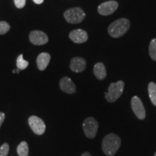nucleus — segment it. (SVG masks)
Returning a JSON list of instances; mask_svg holds the SVG:
<instances>
[{
  "mask_svg": "<svg viewBox=\"0 0 156 156\" xmlns=\"http://www.w3.org/2000/svg\"><path fill=\"white\" fill-rule=\"evenodd\" d=\"M121 143L120 137L115 134H109L103 138L102 150L107 156H114L119 149Z\"/></svg>",
  "mask_w": 156,
  "mask_h": 156,
  "instance_id": "obj_1",
  "label": "nucleus"
},
{
  "mask_svg": "<svg viewBox=\"0 0 156 156\" xmlns=\"http://www.w3.org/2000/svg\"><path fill=\"white\" fill-rule=\"evenodd\" d=\"M130 27L129 20L126 18H121L114 21L109 25L108 32L113 38H119L127 32Z\"/></svg>",
  "mask_w": 156,
  "mask_h": 156,
  "instance_id": "obj_2",
  "label": "nucleus"
},
{
  "mask_svg": "<svg viewBox=\"0 0 156 156\" xmlns=\"http://www.w3.org/2000/svg\"><path fill=\"white\" fill-rule=\"evenodd\" d=\"M124 88V83L119 80L116 83L110 84L108 90L106 93L105 98L109 103H113L119 98Z\"/></svg>",
  "mask_w": 156,
  "mask_h": 156,
  "instance_id": "obj_3",
  "label": "nucleus"
},
{
  "mask_svg": "<svg viewBox=\"0 0 156 156\" xmlns=\"http://www.w3.org/2000/svg\"><path fill=\"white\" fill-rule=\"evenodd\" d=\"M85 12L80 7H73L65 11L64 17L67 23L70 24H77L85 18Z\"/></svg>",
  "mask_w": 156,
  "mask_h": 156,
  "instance_id": "obj_4",
  "label": "nucleus"
},
{
  "mask_svg": "<svg viewBox=\"0 0 156 156\" xmlns=\"http://www.w3.org/2000/svg\"><path fill=\"white\" fill-rule=\"evenodd\" d=\"M83 128L85 136L90 139H93L96 136L98 124L93 117H88L83 122Z\"/></svg>",
  "mask_w": 156,
  "mask_h": 156,
  "instance_id": "obj_5",
  "label": "nucleus"
},
{
  "mask_svg": "<svg viewBox=\"0 0 156 156\" xmlns=\"http://www.w3.org/2000/svg\"><path fill=\"white\" fill-rule=\"evenodd\" d=\"M28 124L32 131L37 135H42L46 131V124L41 119L36 116H31L28 119Z\"/></svg>",
  "mask_w": 156,
  "mask_h": 156,
  "instance_id": "obj_6",
  "label": "nucleus"
},
{
  "mask_svg": "<svg viewBox=\"0 0 156 156\" xmlns=\"http://www.w3.org/2000/svg\"><path fill=\"white\" fill-rule=\"evenodd\" d=\"M132 109L139 119H144L146 116L145 107L143 106L142 101L137 96H134L131 100Z\"/></svg>",
  "mask_w": 156,
  "mask_h": 156,
  "instance_id": "obj_7",
  "label": "nucleus"
},
{
  "mask_svg": "<svg viewBox=\"0 0 156 156\" xmlns=\"http://www.w3.org/2000/svg\"><path fill=\"white\" fill-rule=\"evenodd\" d=\"M29 39L33 44L37 45V46L44 45L47 44L48 41L47 35L41 30L32 31L29 35Z\"/></svg>",
  "mask_w": 156,
  "mask_h": 156,
  "instance_id": "obj_8",
  "label": "nucleus"
},
{
  "mask_svg": "<svg viewBox=\"0 0 156 156\" xmlns=\"http://www.w3.org/2000/svg\"><path fill=\"white\" fill-rule=\"evenodd\" d=\"M119 4L116 1H108L98 6V11L101 15H110L118 8Z\"/></svg>",
  "mask_w": 156,
  "mask_h": 156,
  "instance_id": "obj_9",
  "label": "nucleus"
},
{
  "mask_svg": "<svg viewBox=\"0 0 156 156\" xmlns=\"http://www.w3.org/2000/svg\"><path fill=\"white\" fill-rule=\"evenodd\" d=\"M86 61L82 57H75L70 62V69L74 73H82L86 68Z\"/></svg>",
  "mask_w": 156,
  "mask_h": 156,
  "instance_id": "obj_10",
  "label": "nucleus"
},
{
  "mask_svg": "<svg viewBox=\"0 0 156 156\" xmlns=\"http://www.w3.org/2000/svg\"><path fill=\"white\" fill-rule=\"evenodd\" d=\"M69 37L74 43H76V44H83V43L86 42L88 38L87 32L81 30V29H77V30L72 31L69 35Z\"/></svg>",
  "mask_w": 156,
  "mask_h": 156,
  "instance_id": "obj_11",
  "label": "nucleus"
},
{
  "mask_svg": "<svg viewBox=\"0 0 156 156\" xmlns=\"http://www.w3.org/2000/svg\"><path fill=\"white\" fill-rule=\"evenodd\" d=\"M59 87L63 92L68 94H73L76 91L75 83L68 77H64L60 80Z\"/></svg>",
  "mask_w": 156,
  "mask_h": 156,
  "instance_id": "obj_12",
  "label": "nucleus"
},
{
  "mask_svg": "<svg viewBox=\"0 0 156 156\" xmlns=\"http://www.w3.org/2000/svg\"><path fill=\"white\" fill-rule=\"evenodd\" d=\"M51 60V56L48 53H41L37 57L36 63L37 67L38 69L41 71L46 69V68L48 67Z\"/></svg>",
  "mask_w": 156,
  "mask_h": 156,
  "instance_id": "obj_13",
  "label": "nucleus"
},
{
  "mask_svg": "<svg viewBox=\"0 0 156 156\" xmlns=\"http://www.w3.org/2000/svg\"><path fill=\"white\" fill-rule=\"evenodd\" d=\"M93 73L97 79L100 80H104L106 77V67L101 62H98L95 64L94 68H93Z\"/></svg>",
  "mask_w": 156,
  "mask_h": 156,
  "instance_id": "obj_14",
  "label": "nucleus"
},
{
  "mask_svg": "<svg viewBox=\"0 0 156 156\" xmlns=\"http://www.w3.org/2000/svg\"><path fill=\"white\" fill-rule=\"evenodd\" d=\"M148 93L151 102L156 106V84L153 82H151L148 85Z\"/></svg>",
  "mask_w": 156,
  "mask_h": 156,
  "instance_id": "obj_15",
  "label": "nucleus"
},
{
  "mask_svg": "<svg viewBox=\"0 0 156 156\" xmlns=\"http://www.w3.org/2000/svg\"><path fill=\"white\" fill-rule=\"evenodd\" d=\"M17 152L19 156H28L29 147L26 142L23 141L17 146Z\"/></svg>",
  "mask_w": 156,
  "mask_h": 156,
  "instance_id": "obj_16",
  "label": "nucleus"
},
{
  "mask_svg": "<svg viewBox=\"0 0 156 156\" xmlns=\"http://www.w3.org/2000/svg\"><path fill=\"white\" fill-rule=\"evenodd\" d=\"M17 62V69H19L20 70L25 69L27 67H28V65H29V62L23 58V54H20V55L18 56V57L17 58V62Z\"/></svg>",
  "mask_w": 156,
  "mask_h": 156,
  "instance_id": "obj_17",
  "label": "nucleus"
},
{
  "mask_svg": "<svg viewBox=\"0 0 156 156\" xmlns=\"http://www.w3.org/2000/svg\"><path fill=\"white\" fill-rule=\"evenodd\" d=\"M149 54L152 59L156 61V38L153 39L150 44Z\"/></svg>",
  "mask_w": 156,
  "mask_h": 156,
  "instance_id": "obj_18",
  "label": "nucleus"
},
{
  "mask_svg": "<svg viewBox=\"0 0 156 156\" xmlns=\"http://www.w3.org/2000/svg\"><path fill=\"white\" fill-rule=\"evenodd\" d=\"M10 29L9 25L5 21H0V35L7 34Z\"/></svg>",
  "mask_w": 156,
  "mask_h": 156,
  "instance_id": "obj_19",
  "label": "nucleus"
},
{
  "mask_svg": "<svg viewBox=\"0 0 156 156\" xmlns=\"http://www.w3.org/2000/svg\"><path fill=\"white\" fill-rule=\"evenodd\" d=\"M9 150V146L7 143H4L0 147V156H7L8 155Z\"/></svg>",
  "mask_w": 156,
  "mask_h": 156,
  "instance_id": "obj_20",
  "label": "nucleus"
},
{
  "mask_svg": "<svg viewBox=\"0 0 156 156\" xmlns=\"http://www.w3.org/2000/svg\"><path fill=\"white\" fill-rule=\"evenodd\" d=\"M14 2L17 8L22 9L25 7L26 1L25 0H14Z\"/></svg>",
  "mask_w": 156,
  "mask_h": 156,
  "instance_id": "obj_21",
  "label": "nucleus"
},
{
  "mask_svg": "<svg viewBox=\"0 0 156 156\" xmlns=\"http://www.w3.org/2000/svg\"><path fill=\"white\" fill-rule=\"evenodd\" d=\"M5 119V114L3 112H0V128L2 125Z\"/></svg>",
  "mask_w": 156,
  "mask_h": 156,
  "instance_id": "obj_22",
  "label": "nucleus"
},
{
  "mask_svg": "<svg viewBox=\"0 0 156 156\" xmlns=\"http://www.w3.org/2000/svg\"><path fill=\"white\" fill-rule=\"evenodd\" d=\"M33 1H34L36 4H37V5H41V4L44 2V0H33Z\"/></svg>",
  "mask_w": 156,
  "mask_h": 156,
  "instance_id": "obj_23",
  "label": "nucleus"
},
{
  "mask_svg": "<svg viewBox=\"0 0 156 156\" xmlns=\"http://www.w3.org/2000/svg\"><path fill=\"white\" fill-rule=\"evenodd\" d=\"M81 156H92V155L88 152H86V153H84Z\"/></svg>",
  "mask_w": 156,
  "mask_h": 156,
  "instance_id": "obj_24",
  "label": "nucleus"
},
{
  "mask_svg": "<svg viewBox=\"0 0 156 156\" xmlns=\"http://www.w3.org/2000/svg\"><path fill=\"white\" fill-rule=\"evenodd\" d=\"M12 73H16V70L14 69V70H13V71H12Z\"/></svg>",
  "mask_w": 156,
  "mask_h": 156,
  "instance_id": "obj_25",
  "label": "nucleus"
},
{
  "mask_svg": "<svg viewBox=\"0 0 156 156\" xmlns=\"http://www.w3.org/2000/svg\"><path fill=\"white\" fill-rule=\"evenodd\" d=\"M154 156H156V153H155V155H154Z\"/></svg>",
  "mask_w": 156,
  "mask_h": 156,
  "instance_id": "obj_26",
  "label": "nucleus"
}]
</instances>
